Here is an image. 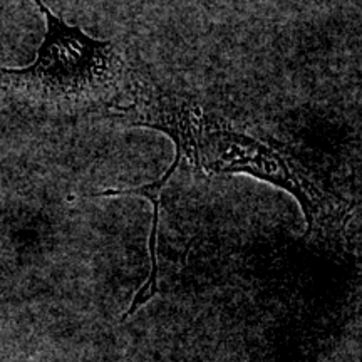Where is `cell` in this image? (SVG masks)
<instances>
[{"mask_svg":"<svg viewBox=\"0 0 362 362\" xmlns=\"http://www.w3.org/2000/svg\"><path fill=\"white\" fill-rule=\"evenodd\" d=\"M33 2L44 16V39L29 66L0 67V89L57 104L96 103L111 98L124 81L126 69L116 45L67 24L42 0Z\"/></svg>","mask_w":362,"mask_h":362,"instance_id":"cell-1","label":"cell"},{"mask_svg":"<svg viewBox=\"0 0 362 362\" xmlns=\"http://www.w3.org/2000/svg\"><path fill=\"white\" fill-rule=\"evenodd\" d=\"M192 165L208 173H247L288 192L305 216V238L329 232L344 218L342 211L293 165L291 158L252 136L225 128L206 115L202 116L194 133Z\"/></svg>","mask_w":362,"mask_h":362,"instance_id":"cell-2","label":"cell"},{"mask_svg":"<svg viewBox=\"0 0 362 362\" xmlns=\"http://www.w3.org/2000/svg\"><path fill=\"white\" fill-rule=\"evenodd\" d=\"M180 163H181V158L178 155H175V160H173V163H171L168 171H166V173L163 175L158 181H153V183L144 185V187L106 189V192L98 193V197H124V194H139V197L148 198L153 205V221H151V232H149V243H148L151 272H149L146 282H144L141 287H139V291L136 292L133 302H131V307L124 314V319L126 317L133 315L134 312L139 309V307H143L148 300H151V298L158 296V292H160V287H158V282H160V265H158L156 243H158V228H160L161 194H163V189H165L166 185H168V181L173 178L176 170H178Z\"/></svg>","mask_w":362,"mask_h":362,"instance_id":"cell-3","label":"cell"}]
</instances>
